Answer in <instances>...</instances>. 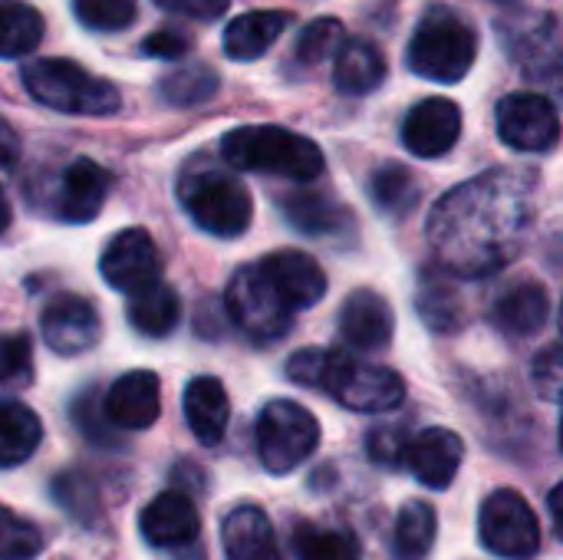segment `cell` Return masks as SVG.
Returning <instances> with one entry per match:
<instances>
[{"mask_svg":"<svg viewBox=\"0 0 563 560\" xmlns=\"http://www.w3.org/2000/svg\"><path fill=\"white\" fill-rule=\"evenodd\" d=\"M534 175L521 168L485 172L439 198L429 241L439 264L459 277H485L511 264L531 231Z\"/></svg>","mask_w":563,"mask_h":560,"instance_id":"1","label":"cell"},{"mask_svg":"<svg viewBox=\"0 0 563 560\" xmlns=\"http://www.w3.org/2000/svg\"><path fill=\"white\" fill-rule=\"evenodd\" d=\"M287 376L300 386L330 393L353 413H393L406 399L399 373L340 350H300L290 356Z\"/></svg>","mask_w":563,"mask_h":560,"instance_id":"2","label":"cell"},{"mask_svg":"<svg viewBox=\"0 0 563 560\" xmlns=\"http://www.w3.org/2000/svg\"><path fill=\"white\" fill-rule=\"evenodd\" d=\"M221 158L241 172L313 182L323 175V152L313 139L280 125H241L221 139Z\"/></svg>","mask_w":563,"mask_h":560,"instance_id":"3","label":"cell"},{"mask_svg":"<svg viewBox=\"0 0 563 560\" xmlns=\"http://www.w3.org/2000/svg\"><path fill=\"white\" fill-rule=\"evenodd\" d=\"M478 56V36L465 17L449 7H432L416 26L406 63L416 76L432 83H459Z\"/></svg>","mask_w":563,"mask_h":560,"instance_id":"4","label":"cell"},{"mask_svg":"<svg viewBox=\"0 0 563 560\" xmlns=\"http://www.w3.org/2000/svg\"><path fill=\"white\" fill-rule=\"evenodd\" d=\"M23 86L40 106L66 116H109L119 109V89L73 59L49 56L23 63Z\"/></svg>","mask_w":563,"mask_h":560,"instance_id":"5","label":"cell"},{"mask_svg":"<svg viewBox=\"0 0 563 560\" xmlns=\"http://www.w3.org/2000/svg\"><path fill=\"white\" fill-rule=\"evenodd\" d=\"M178 198L191 221L214 238H238L251 228V191L221 168H201L185 175L178 185Z\"/></svg>","mask_w":563,"mask_h":560,"instance_id":"6","label":"cell"},{"mask_svg":"<svg viewBox=\"0 0 563 560\" xmlns=\"http://www.w3.org/2000/svg\"><path fill=\"white\" fill-rule=\"evenodd\" d=\"M320 446V422L317 416L294 403L274 399L257 416V455L271 475H290L300 469Z\"/></svg>","mask_w":563,"mask_h":560,"instance_id":"7","label":"cell"},{"mask_svg":"<svg viewBox=\"0 0 563 560\" xmlns=\"http://www.w3.org/2000/svg\"><path fill=\"white\" fill-rule=\"evenodd\" d=\"M224 307L231 323L254 343H274L280 337H287L290 330V317L294 310L287 307V300L277 294V287L271 284V277L264 274L261 264H247L241 271H234V277L228 281V294H224Z\"/></svg>","mask_w":563,"mask_h":560,"instance_id":"8","label":"cell"},{"mask_svg":"<svg viewBox=\"0 0 563 560\" xmlns=\"http://www.w3.org/2000/svg\"><path fill=\"white\" fill-rule=\"evenodd\" d=\"M482 545L505 560H531L541 548V525L525 495L498 488L485 498L478 515Z\"/></svg>","mask_w":563,"mask_h":560,"instance_id":"9","label":"cell"},{"mask_svg":"<svg viewBox=\"0 0 563 560\" xmlns=\"http://www.w3.org/2000/svg\"><path fill=\"white\" fill-rule=\"evenodd\" d=\"M498 135L518 152H551L561 142V116L538 92H511L498 102Z\"/></svg>","mask_w":563,"mask_h":560,"instance_id":"10","label":"cell"},{"mask_svg":"<svg viewBox=\"0 0 563 560\" xmlns=\"http://www.w3.org/2000/svg\"><path fill=\"white\" fill-rule=\"evenodd\" d=\"M99 274L109 287L125 290V294H132L135 287L148 284V281H158L162 254H158L152 234L145 228L119 231L99 257Z\"/></svg>","mask_w":563,"mask_h":560,"instance_id":"11","label":"cell"},{"mask_svg":"<svg viewBox=\"0 0 563 560\" xmlns=\"http://www.w3.org/2000/svg\"><path fill=\"white\" fill-rule=\"evenodd\" d=\"M43 340L59 356H79L89 353L99 343V314L96 307L79 294H56L43 307Z\"/></svg>","mask_w":563,"mask_h":560,"instance_id":"12","label":"cell"},{"mask_svg":"<svg viewBox=\"0 0 563 560\" xmlns=\"http://www.w3.org/2000/svg\"><path fill=\"white\" fill-rule=\"evenodd\" d=\"M465 459V446L452 429H422L419 436L409 439L402 465L416 475L419 485L432 488V492H445Z\"/></svg>","mask_w":563,"mask_h":560,"instance_id":"13","label":"cell"},{"mask_svg":"<svg viewBox=\"0 0 563 560\" xmlns=\"http://www.w3.org/2000/svg\"><path fill=\"white\" fill-rule=\"evenodd\" d=\"M462 135V109L452 99H422L402 122V145L416 158H439L452 152Z\"/></svg>","mask_w":563,"mask_h":560,"instance_id":"14","label":"cell"},{"mask_svg":"<svg viewBox=\"0 0 563 560\" xmlns=\"http://www.w3.org/2000/svg\"><path fill=\"white\" fill-rule=\"evenodd\" d=\"M501 43L521 63V69L528 76H551L563 66L558 26L544 13L515 17L511 23L501 20Z\"/></svg>","mask_w":563,"mask_h":560,"instance_id":"15","label":"cell"},{"mask_svg":"<svg viewBox=\"0 0 563 560\" xmlns=\"http://www.w3.org/2000/svg\"><path fill=\"white\" fill-rule=\"evenodd\" d=\"M112 175L96 165L92 158H76L66 165V172L59 175L56 195H53V211L56 218L69 221V224H89L99 208L106 205Z\"/></svg>","mask_w":563,"mask_h":560,"instance_id":"16","label":"cell"},{"mask_svg":"<svg viewBox=\"0 0 563 560\" xmlns=\"http://www.w3.org/2000/svg\"><path fill=\"white\" fill-rule=\"evenodd\" d=\"M106 416L112 419V426L129 429V432H142V429L155 426L162 416L158 376L148 370H132V373L119 376L106 393Z\"/></svg>","mask_w":563,"mask_h":560,"instance_id":"17","label":"cell"},{"mask_svg":"<svg viewBox=\"0 0 563 560\" xmlns=\"http://www.w3.org/2000/svg\"><path fill=\"white\" fill-rule=\"evenodd\" d=\"M396 330V314L386 297L376 290H356L340 307V337L346 347L360 353H373L389 347Z\"/></svg>","mask_w":563,"mask_h":560,"instance_id":"18","label":"cell"},{"mask_svg":"<svg viewBox=\"0 0 563 560\" xmlns=\"http://www.w3.org/2000/svg\"><path fill=\"white\" fill-rule=\"evenodd\" d=\"M261 267L290 310H307L320 304V297L327 294L323 267L303 251H274L261 261Z\"/></svg>","mask_w":563,"mask_h":560,"instance_id":"19","label":"cell"},{"mask_svg":"<svg viewBox=\"0 0 563 560\" xmlns=\"http://www.w3.org/2000/svg\"><path fill=\"white\" fill-rule=\"evenodd\" d=\"M139 528L155 548H185L198 538L201 521L195 502L185 492H162L145 505Z\"/></svg>","mask_w":563,"mask_h":560,"instance_id":"20","label":"cell"},{"mask_svg":"<svg viewBox=\"0 0 563 560\" xmlns=\"http://www.w3.org/2000/svg\"><path fill=\"white\" fill-rule=\"evenodd\" d=\"M181 406H185L188 429H191V436L201 446H218L224 439L228 419H231V403H228V393H224L221 380H214V376H195L185 386Z\"/></svg>","mask_w":563,"mask_h":560,"instance_id":"21","label":"cell"},{"mask_svg":"<svg viewBox=\"0 0 563 560\" xmlns=\"http://www.w3.org/2000/svg\"><path fill=\"white\" fill-rule=\"evenodd\" d=\"M221 541L224 560H284L277 551L271 518L254 505H241L224 518Z\"/></svg>","mask_w":563,"mask_h":560,"instance_id":"22","label":"cell"},{"mask_svg":"<svg viewBox=\"0 0 563 560\" xmlns=\"http://www.w3.org/2000/svg\"><path fill=\"white\" fill-rule=\"evenodd\" d=\"M290 13L287 10H251V13H241L228 23L224 30V53L231 59H257L264 56L277 40L280 33L290 26Z\"/></svg>","mask_w":563,"mask_h":560,"instance_id":"23","label":"cell"},{"mask_svg":"<svg viewBox=\"0 0 563 560\" xmlns=\"http://www.w3.org/2000/svg\"><path fill=\"white\" fill-rule=\"evenodd\" d=\"M125 314H129V323L142 337H168L181 320V300H178L175 287L158 277L129 294Z\"/></svg>","mask_w":563,"mask_h":560,"instance_id":"24","label":"cell"},{"mask_svg":"<svg viewBox=\"0 0 563 560\" xmlns=\"http://www.w3.org/2000/svg\"><path fill=\"white\" fill-rule=\"evenodd\" d=\"M386 79V56L369 40H346L333 63V83L346 96L373 92Z\"/></svg>","mask_w":563,"mask_h":560,"instance_id":"25","label":"cell"},{"mask_svg":"<svg viewBox=\"0 0 563 560\" xmlns=\"http://www.w3.org/2000/svg\"><path fill=\"white\" fill-rule=\"evenodd\" d=\"M548 310H551V300H548V290L534 281H521V284H511L498 304H495V320L501 330L515 333V337H531L544 327L548 320Z\"/></svg>","mask_w":563,"mask_h":560,"instance_id":"26","label":"cell"},{"mask_svg":"<svg viewBox=\"0 0 563 560\" xmlns=\"http://www.w3.org/2000/svg\"><path fill=\"white\" fill-rule=\"evenodd\" d=\"M284 215L287 221L313 238H327V234H340L343 228H350V211L327 191H294L284 198Z\"/></svg>","mask_w":563,"mask_h":560,"instance_id":"27","label":"cell"},{"mask_svg":"<svg viewBox=\"0 0 563 560\" xmlns=\"http://www.w3.org/2000/svg\"><path fill=\"white\" fill-rule=\"evenodd\" d=\"M43 439V426L36 413L23 403H0V469L23 465Z\"/></svg>","mask_w":563,"mask_h":560,"instance_id":"28","label":"cell"},{"mask_svg":"<svg viewBox=\"0 0 563 560\" xmlns=\"http://www.w3.org/2000/svg\"><path fill=\"white\" fill-rule=\"evenodd\" d=\"M43 40V13L23 0L0 3V59L30 56Z\"/></svg>","mask_w":563,"mask_h":560,"instance_id":"29","label":"cell"},{"mask_svg":"<svg viewBox=\"0 0 563 560\" xmlns=\"http://www.w3.org/2000/svg\"><path fill=\"white\" fill-rule=\"evenodd\" d=\"M439 535V515L429 502H406L396 521V560H426Z\"/></svg>","mask_w":563,"mask_h":560,"instance_id":"30","label":"cell"},{"mask_svg":"<svg viewBox=\"0 0 563 560\" xmlns=\"http://www.w3.org/2000/svg\"><path fill=\"white\" fill-rule=\"evenodd\" d=\"M369 195H373L376 208L399 218V215H409L419 205V182L402 165H383L369 178Z\"/></svg>","mask_w":563,"mask_h":560,"instance_id":"31","label":"cell"},{"mask_svg":"<svg viewBox=\"0 0 563 560\" xmlns=\"http://www.w3.org/2000/svg\"><path fill=\"white\" fill-rule=\"evenodd\" d=\"M294 554L297 560H360V548L346 531L303 521L294 531Z\"/></svg>","mask_w":563,"mask_h":560,"instance_id":"32","label":"cell"},{"mask_svg":"<svg viewBox=\"0 0 563 560\" xmlns=\"http://www.w3.org/2000/svg\"><path fill=\"white\" fill-rule=\"evenodd\" d=\"M214 92H218V73L201 66V63L181 66V69H175V73H168L162 79V99L172 102V106H181V109L201 106Z\"/></svg>","mask_w":563,"mask_h":560,"instance_id":"33","label":"cell"},{"mask_svg":"<svg viewBox=\"0 0 563 560\" xmlns=\"http://www.w3.org/2000/svg\"><path fill=\"white\" fill-rule=\"evenodd\" d=\"M40 551H43L40 528L0 505V560H33Z\"/></svg>","mask_w":563,"mask_h":560,"instance_id":"34","label":"cell"},{"mask_svg":"<svg viewBox=\"0 0 563 560\" xmlns=\"http://www.w3.org/2000/svg\"><path fill=\"white\" fill-rule=\"evenodd\" d=\"M343 46V23L336 17H320L313 23H307L297 36V59L313 66L323 63L327 56L340 53Z\"/></svg>","mask_w":563,"mask_h":560,"instance_id":"35","label":"cell"},{"mask_svg":"<svg viewBox=\"0 0 563 560\" xmlns=\"http://www.w3.org/2000/svg\"><path fill=\"white\" fill-rule=\"evenodd\" d=\"M73 13L89 30L115 33L135 20L139 7H135V0H73Z\"/></svg>","mask_w":563,"mask_h":560,"instance_id":"36","label":"cell"},{"mask_svg":"<svg viewBox=\"0 0 563 560\" xmlns=\"http://www.w3.org/2000/svg\"><path fill=\"white\" fill-rule=\"evenodd\" d=\"M419 314L426 317V323L432 330H452L459 323L462 307H459V300H455L449 284L432 281V274H426L422 277V290H419Z\"/></svg>","mask_w":563,"mask_h":560,"instance_id":"37","label":"cell"},{"mask_svg":"<svg viewBox=\"0 0 563 560\" xmlns=\"http://www.w3.org/2000/svg\"><path fill=\"white\" fill-rule=\"evenodd\" d=\"M53 498L59 502V508H66L73 518L79 521H92V515L99 512V492L96 485L79 475V472H66L53 482Z\"/></svg>","mask_w":563,"mask_h":560,"instance_id":"38","label":"cell"},{"mask_svg":"<svg viewBox=\"0 0 563 560\" xmlns=\"http://www.w3.org/2000/svg\"><path fill=\"white\" fill-rule=\"evenodd\" d=\"M33 373V343L26 333H0V383L16 386Z\"/></svg>","mask_w":563,"mask_h":560,"instance_id":"39","label":"cell"},{"mask_svg":"<svg viewBox=\"0 0 563 560\" xmlns=\"http://www.w3.org/2000/svg\"><path fill=\"white\" fill-rule=\"evenodd\" d=\"M534 386L548 399H563V343H551L534 360Z\"/></svg>","mask_w":563,"mask_h":560,"instance_id":"40","label":"cell"},{"mask_svg":"<svg viewBox=\"0 0 563 560\" xmlns=\"http://www.w3.org/2000/svg\"><path fill=\"white\" fill-rule=\"evenodd\" d=\"M412 436H406V429L399 426H379L369 432V459L379 462V465H402V455H406V446H409Z\"/></svg>","mask_w":563,"mask_h":560,"instance_id":"41","label":"cell"},{"mask_svg":"<svg viewBox=\"0 0 563 560\" xmlns=\"http://www.w3.org/2000/svg\"><path fill=\"white\" fill-rule=\"evenodd\" d=\"M142 53L158 56V59H181L191 53V36L178 26H162L142 40Z\"/></svg>","mask_w":563,"mask_h":560,"instance_id":"42","label":"cell"},{"mask_svg":"<svg viewBox=\"0 0 563 560\" xmlns=\"http://www.w3.org/2000/svg\"><path fill=\"white\" fill-rule=\"evenodd\" d=\"M162 10L188 17V20H218L231 0H155Z\"/></svg>","mask_w":563,"mask_h":560,"instance_id":"43","label":"cell"},{"mask_svg":"<svg viewBox=\"0 0 563 560\" xmlns=\"http://www.w3.org/2000/svg\"><path fill=\"white\" fill-rule=\"evenodd\" d=\"M16 158H20V139L13 125L0 116V168H13Z\"/></svg>","mask_w":563,"mask_h":560,"instance_id":"44","label":"cell"},{"mask_svg":"<svg viewBox=\"0 0 563 560\" xmlns=\"http://www.w3.org/2000/svg\"><path fill=\"white\" fill-rule=\"evenodd\" d=\"M548 508H551V518H554V535L563 541V482L554 488V492H551Z\"/></svg>","mask_w":563,"mask_h":560,"instance_id":"45","label":"cell"},{"mask_svg":"<svg viewBox=\"0 0 563 560\" xmlns=\"http://www.w3.org/2000/svg\"><path fill=\"white\" fill-rule=\"evenodd\" d=\"M10 228V205H7V195H3V188H0V234Z\"/></svg>","mask_w":563,"mask_h":560,"instance_id":"46","label":"cell"},{"mask_svg":"<svg viewBox=\"0 0 563 560\" xmlns=\"http://www.w3.org/2000/svg\"><path fill=\"white\" fill-rule=\"evenodd\" d=\"M563 403V399H561ZM561 449H563V413H561Z\"/></svg>","mask_w":563,"mask_h":560,"instance_id":"47","label":"cell"},{"mask_svg":"<svg viewBox=\"0 0 563 560\" xmlns=\"http://www.w3.org/2000/svg\"><path fill=\"white\" fill-rule=\"evenodd\" d=\"M561 333H563V304H561Z\"/></svg>","mask_w":563,"mask_h":560,"instance_id":"48","label":"cell"}]
</instances>
